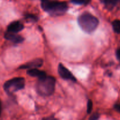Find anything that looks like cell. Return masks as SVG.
<instances>
[{"label": "cell", "instance_id": "6da1fadb", "mask_svg": "<svg viewBox=\"0 0 120 120\" xmlns=\"http://www.w3.org/2000/svg\"><path fill=\"white\" fill-rule=\"evenodd\" d=\"M41 6L44 11L55 16L64 15L68 8L67 2L58 0H41Z\"/></svg>", "mask_w": 120, "mask_h": 120}, {"label": "cell", "instance_id": "7a4b0ae2", "mask_svg": "<svg viewBox=\"0 0 120 120\" xmlns=\"http://www.w3.org/2000/svg\"><path fill=\"white\" fill-rule=\"evenodd\" d=\"M55 79L52 76H45L38 78L36 84V92L44 97L50 96L55 91Z\"/></svg>", "mask_w": 120, "mask_h": 120}, {"label": "cell", "instance_id": "3957f363", "mask_svg": "<svg viewBox=\"0 0 120 120\" xmlns=\"http://www.w3.org/2000/svg\"><path fill=\"white\" fill-rule=\"evenodd\" d=\"M78 23L82 30L90 34L96 29L99 21L90 13L84 12L78 18Z\"/></svg>", "mask_w": 120, "mask_h": 120}, {"label": "cell", "instance_id": "277c9868", "mask_svg": "<svg viewBox=\"0 0 120 120\" xmlns=\"http://www.w3.org/2000/svg\"><path fill=\"white\" fill-rule=\"evenodd\" d=\"M24 78L23 77H15L7 81L4 84V89L8 94H12L16 91L22 90L25 86Z\"/></svg>", "mask_w": 120, "mask_h": 120}, {"label": "cell", "instance_id": "5b68a950", "mask_svg": "<svg viewBox=\"0 0 120 120\" xmlns=\"http://www.w3.org/2000/svg\"><path fill=\"white\" fill-rule=\"evenodd\" d=\"M58 72L59 75L64 79L68 80L73 82H76V79L75 76L62 63H59L58 66Z\"/></svg>", "mask_w": 120, "mask_h": 120}, {"label": "cell", "instance_id": "8992f818", "mask_svg": "<svg viewBox=\"0 0 120 120\" xmlns=\"http://www.w3.org/2000/svg\"><path fill=\"white\" fill-rule=\"evenodd\" d=\"M43 64V60L42 59H36L30 61L19 68L20 69H31L38 68L42 66Z\"/></svg>", "mask_w": 120, "mask_h": 120}, {"label": "cell", "instance_id": "52a82bcc", "mask_svg": "<svg viewBox=\"0 0 120 120\" xmlns=\"http://www.w3.org/2000/svg\"><path fill=\"white\" fill-rule=\"evenodd\" d=\"M4 38L6 39L14 42V43H20L24 41L23 37L17 35L16 33L9 32L7 31L4 34Z\"/></svg>", "mask_w": 120, "mask_h": 120}, {"label": "cell", "instance_id": "ba28073f", "mask_svg": "<svg viewBox=\"0 0 120 120\" xmlns=\"http://www.w3.org/2000/svg\"><path fill=\"white\" fill-rule=\"evenodd\" d=\"M24 25L20 21H14L9 23V25L7 27V31L9 32L16 33L20 32L24 29Z\"/></svg>", "mask_w": 120, "mask_h": 120}, {"label": "cell", "instance_id": "9c48e42d", "mask_svg": "<svg viewBox=\"0 0 120 120\" xmlns=\"http://www.w3.org/2000/svg\"><path fill=\"white\" fill-rule=\"evenodd\" d=\"M27 73L31 77H38V78H41V77H42L47 75V74L44 71L40 70L36 68L28 69V70H27Z\"/></svg>", "mask_w": 120, "mask_h": 120}, {"label": "cell", "instance_id": "30bf717a", "mask_svg": "<svg viewBox=\"0 0 120 120\" xmlns=\"http://www.w3.org/2000/svg\"><path fill=\"white\" fill-rule=\"evenodd\" d=\"M102 3L108 10H112L120 4V0H101Z\"/></svg>", "mask_w": 120, "mask_h": 120}, {"label": "cell", "instance_id": "8fae6325", "mask_svg": "<svg viewBox=\"0 0 120 120\" xmlns=\"http://www.w3.org/2000/svg\"><path fill=\"white\" fill-rule=\"evenodd\" d=\"M112 29L116 34H120V20H114L112 23Z\"/></svg>", "mask_w": 120, "mask_h": 120}, {"label": "cell", "instance_id": "7c38bea8", "mask_svg": "<svg viewBox=\"0 0 120 120\" xmlns=\"http://www.w3.org/2000/svg\"><path fill=\"white\" fill-rule=\"evenodd\" d=\"M71 2L75 5H87L90 2L91 0H71Z\"/></svg>", "mask_w": 120, "mask_h": 120}, {"label": "cell", "instance_id": "4fadbf2b", "mask_svg": "<svg viewBox=\"0 0 120 120\" xmlns=\"http://www.w3.org/2000/svg\"><path fill=\"white\" fill-rule=\"evenodd\" d=\"M92 106L93 104L91 100H88V102H87V112L88 114H90L92 110Z\"/></svg>", "mask_w": 120, "mask_h": 120}, {"label": "cell", "instance_id": "5bb4252c", "mask_svg": "<svg viewBox=\"0 0 120 120\" xmlns=\"http://www.w3.org/2000/svg\"><path fill=\"white\" fill-rule=\"evenodd\" d=\"M25 18L28 19H30L31 21H34V22L36 21L38 19L37 16H35V15H32V14H27L25 15Z\"/></svg>", "mask_w": 120, "mask_h": 120}, {"label": "cell", "instance_id": "9a60e30c", "mask_svg": "<svg viewBox=\"0 0 120 120\" xmlns=\"http://www.w3.org/2000/svg\"><path fill=\"white\" fill-rule=\"evenodd\" d=\"M99 118H100V115H99V114L94 113L92 116H91L90 117H89V119L94 120H98Z\"/></svg>", "mask_w": 120, "mask_h": 120}, {"label": "cell", "instance_id": "2e32d148", "mask_svg": "<svg viewBox=\"0 0 120 120\" xmlns=\"http://www.w3.org/2000/svg\"><path fill=\"white\" fill-rule=\"evenodd\" d=\"M114 109H115L116 111H117L118 112H120V103H118L114 105Z\"/></svg>", "mask_w": 120, "mask_h": 120}, {"label": "cell", "instance_id": "e0dca14e", "mask_svg": "<svg viewBox=\"0 0 120 120\" xmlns=\"http://www.w3.org/2000/svg\"><path fill=\"white\" fill-rule=\"evenodd\" d=\"M116 57L117 59L120 62V48L116 50Z\"/></svg>", "mask_w": 120, "mask_h": 120}, {"label": "cell", "instance_id": "ac0fdd59", "mask_svg": "<svg viewBox=\"0 0 120 120\" xmlns=\"http://www.w3.org/2000/svg\"><path fill=\"white\" fill-rule=\"evenodd\" d=\"M1 100H0V115H1Z\"/></svg>", "mask_w": 120, "mask_h": 120}]
</instances>
